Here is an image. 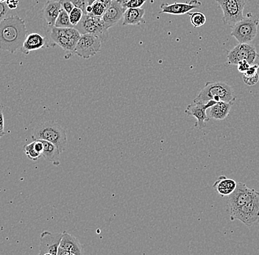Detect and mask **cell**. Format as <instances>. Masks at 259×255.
<instances>
[{
	"label": "cell",
	"instance_id": "f1b7e54d",
	"mask_svg": "<svg viewBox=\"0 0 259 255\" xmlns=\"http://www.w3.org/2000/svg\"><path fill=\"white\" fill-rule=\"evenodd\" d=\"M147 0H130L128 3L125 5L127 9H138V8H142V6L146 3Z\"/></svg>",
	"mask_w": 259,
	"mask_h": 255
},
{
	"label": "cell",
	"instance_id": "277c9868",
	"mask_svg": "<svg viewBox=\"0 0 259 255\" xmlns=\"http://www.w3.org/2000/svg\"><path fill=\"white\" fill-rule=\"evenodd\" d=\"M259 19L252 13H248L240 22L232 27L231 35L234 36L239 43H250L253 41L258 34Z\"/></svg>",
	"mask_w": 259,
	"mask_h": 255
},
{
	"label": "cell",
	"instance_id": "7c38bea8",
	"mask_svg": "<svg viewBox=\"0 0 259 255\" xmlns=\"http://www.w3.org/2000/svg\"><path fill=\"white\" fill-rule=\"evenodd\" d=\"M216 103L217 101L213 100H210L207 103L194 101L192 104L187 106L185 113L187 115L194 116L197 119L195 127L199 130H202L206 127L207 123L209 122L210 118L207 116V110L211 108Z\"/></svg>",
	"mask_w": 259,
	"mask_h": 255
},
{
	"label": "cell",
	"instance_id": "5b68a950",
	"mask_svg": "<svg viewBox=\"0 0 259 255\" xmlns=\"http://www.w3.org/2000/svg\"><path fill=\"white\" fill-rule=\"evenodd\" d=\"M81 34L75 27H54L52 28L50 38L53 42V45H58L65 51L69 52L70 56L74 55V49L77 42L80 39Z\"/></svg>",
	"mask_w": 259,
	"mask_h": 255
},
{
	"label": "cell",
	"instance_id": "4dcf8cb0",
	"mask_svg": "<svg viewBox=\"0 0 259 255\" xmlns=\"http://www.w3.org/2000/svg\"><path fill=\"white\" fill-rule=\"evenodd\" d=\"M236 66H237L238 71L243 74L247 72L251 66L250 64L246 61H240V62L238 63Z\"/></svg>",
	"mask_w": 259,
	"mask_h": 255
},
{
	"label": "cell",
	"instance_id": "1f68e13d",
	"mask_svg": "<svg viewBox=\"0 0 259 255\" xmlns=\"http://www.w3.org/2000/svg\"><path fill=\"white\" fill-rule=\"evenodd\" d=\"M9 9L10 8L8 7L7 3H5V2H1V3H0V18H1V21L3 20L5 17H6Z\"/></svg>",
	"mask_w": 259,
	"mask_h": 255
},
{
	"label": "cell",
	"instance_id": "ba28073f",
	"mask_svg": "<svg viewBox=\"0 0 259 255\" xmlns=\"http://www.w3.org/2000/svg\"><path fill=\"white\" fill-rule=\"evenodd\" d=\"M242 61H247L251 66H259V55L253 45L239 43L228 52V64L237 65Z\"/></svg>",
	"mask_w": 259,
	"mask_h": 255
},
{
	"label": "cell",
	"instance_id": "3957f363",
	"mask_svg": "<svg viewBox=\"0 0 259 255\" xmlns=\"http://www.w3.org/2000/svg\"><path fill=\"white\" fill-rule=\"evenodd\" d=\"M236 99L234 89L228 83L223 82H207L194 101L207 103L213 100L217 103L220 101L234 103Z\"/></svg>",
	"mask_w": 259,
	"mask_h": 255
},
{
	"label": "cell",
	"instance_id": "8992f818",
	"mask_svg": "<svg viewBox=\"0 0 259 255\" xmlns=\"http://www.w3.org/2000/svg\"><path fill=\"white\" fill-rule=\"evenodd\" d=\"M223 12L224 25L233 27L244 18L243 12L247 0H216Z\"/></svg>",
	"mask_w": 259,
	"mask_h": 255
},
{
	"label": "cell",
	"instance_id": "7402d4cb",
	"mask_svg": "<svg viewBox=\"0 0 259 255\" xmlns=\"http://www.w3.org/2000/svg\"><path fill=\"white\" fill-rule=\"evenodd\" d=\"M234 103H226L220 101L210 108L209 115L210 118L216 120H224L231 112V107Z\"/></svg>",
	"mask_w": 259,
	"mask_h": 255
},
{
	"label": "cell",
	"instance_id": "d590c367",
	"mask_svg": "<svg viewBox=\"0 0 259 255\" xmlns=\"http://www.w3.org/2000/svg\"><path fill=\"white\" fill-rule=\"evenodd\" d=\"M96 1H97V0H88V4L89 6H92V5Z\"/></svg>",
	"mask_w": 259,
	"mask_h": 255
},
{
	"label": "cell",
	"instance_id": "ac0fdd59",
	"mask_svg": "<svg viewBox=\"0 0 259 255\" xmlns=\"http://www.w3.org/2000/svg\"><path fill=\"white\" fill-rule=\"evenodd\" d=\"M60 247L69 252L70 255H80L82 254V247L78 239L72 235L63 232L62 239L60 243Z\"/></svg>",
	"mask_w": 259,
	"mask_h": 255
},
{
	"label": "cell",
	"instance_id": "484cf974",
	"mask_svg": "<svg viewBox=\"0 0 259 255\" xmlns=\"http://www.w3.org/2000/svg\"><path fill=\"white\" fill-rule=\"evenodd\" d=\"M84 12L80 9L74 7V9L69 13V19H70L71 23L75 27L78 25L79 22L82 20L84 16Z\"/></svg>",
	"mask_w": 259,
	"mask_h": 255
},
{
	"label": "cell",
	"instance_id": "4316f807",
	"mask_svg": "<svg viewBox=\"0 0 259 255\" xmlns=\"http://www.w3.org/2000/svg\"><path fill=\"white\" fill-rule=\"evenodd\" d=\"M74 7L78 8L83 11L84 14H87V9L88 7V0H71Z\"/></svg>",
	"mask_w": 259,
	"mask_h": 255
},
{
	"label": "cell",
	"instance_id": "e575fe53",
	"mask_svg": "<svg viewBox=\"0 0 259 255\" xmlns=\"http://www.w3.org/2000/svg\"><path fill=\"white\" fill-rule=\"evenodd\" d=\"M121 4H122L123 6H125V5L127 4V3L130 1V0H118Z\"/></svg>",
	"mask_w": 259,
	"mask_h": 255
},
{
	"label": "cell",
	"instance_id": "603a6c76",
	"mask_svg": "<svg viewBox=\"0 0 259 255\" xmlns=\"http://www.w3.org/2000/svg\"><path fill=\"white\" fill-rule=\"evenodd\" d=\"M55 27H61V28H66V27H74L72 25L69 19V14L64 9L61 10L58 19H57L56 25Z\"/></svg>",
	"mask_w": 259,
	"mask_h": 255
},
{
	"label": "cell",
	"instance_id": "9c48e42d",
	"mask_svg": "<svg viewBox=\"0 0 259 255\" xmlns=\"http://www.w3.org/2000/svg\"><path fill=\"white\" fill-rule=\"evenodd\" d=\"M231 220H239L247 227L259 224V194L250 202L230 213Z\"/></svg>",
	"mask_w": 259,
	"mask_h": 255
},
{
	"label": "cell",
	"instance_id": "44dd1931",
	"mask_svg": "<svg viewBox=\"0 0 259 255\" xmlns=\"http://www.w3.org/2000/svg\"><path fill=\"white\" fill-rule=\"evenodd\" d=\"M44 143V151L42 156L48 162L51 163L55 166H58L61 164L60 156L61 151L57 147L56 145L48 140H41Z\"/></svg>",
	"mask_w": 259,
	"mask_h": 255
},
{
	"label": "cell",
	"instance_id": "d6986e66",
	"mask_svg": "<svg viewBox=\"0 0 259 255\" xmlns=\"http://www.w3.org/2000/svg\"><path fill=\"white\" fill-rule=\"evenodd\" d=\"M213 187L222 197H224L229 196L236 190L237 182L233 179L228 178L226 176H220L218 181L213 184Z\"/></svg>",
	"mask_w": 259,
	"mask_h": 255
},
{
	"label": "cell",
	"instance_id": "7a4b0ae2",
	"mask_svg": "<svg viewBox=\"0 0 259 255\" xmlns=\"http://www.w3.org/2000/svg\"><path fill=\"white\" fill-rule=\"evenodd\" d=\"M33 140H44L51 142L59 148L61 152L67 146V135L62 126L55 122H46L38 124L32 131Z\"/></svg>",
	"mask_w": 259,
	"mask_h": 255
},
{
	"label": "cell",
	"instance_id": "e0dca14e",
	"mask_svg": "<svg viewBox=\"0 0 259 255\" xmlns=\"http://www.w3.org/2000/svg\"><path fill=\"white\" fill-rule=\"evenodd\" d=\"M62 9V6L60 1L49 0L47 2L42 9V13H43L44 17H45L49 27H52V28L55 27L57 19H58Z\"/></svg>",
	"mask_w": 259,
	"mask_h": 255
},
{
	"label": "cell",
	"instance_id": "52a82bcc",
	"mask_svg": "<svg viewBox=\"0 0 259 255\" xmlns=\"http://www.w3.org/2000/svg\"><path fill=\"white\" fill-rule=\"evenodd\" d=\"M74 27L81 35L92 34L97 35L103 42L106 41L108 37V30L105 28L103 18L96 17L92 14H84L82 20Z\"/></svg>",
	"mask_w": 259,
	"mask_h": 255
},
{
	"label": "cell",
	"instance_id": "6da1fadb",
	"mask_svg": "<svg viewBox=\"0 0 259 255\" xmlns=\"http://www.w3.org/2000/svg\"><path fill=\"white\" fill-rule=\"evenodd\" d=\"M27 32L24 19L16 15L5 18L0 22L1 49L14 53L22 49L27 38Z\"/></svg>",
	"mask_w": 259,
	"mask_h": 255
},
{
	"label": "cell",
	"instance_id": "cb8c5ba5",
	"mask_svg": "<svg viewBox=\"0 0 259 255\" xmlns=\"http://www.w3.org/2000/svg\"><path fill=\"white\" fill-rule=\"evenodd\" d=\"M24 151L27 158H30L32 161H36L42 156L41 153H40L35 148V141L24 146Z\"/></svg>",
	"mask_w": 259,
	"mask_h": 255
},
{
	"label": "cell",
	"instance_id": "836d02e7",
	"mask_svg": "<svg viewBox=\"0 0 259 255\" xmlns=\"http://www.w3.org/2000/svg\"><path fill=\"white\" fill-rule=\"evenodd\" d=\"M1 135L0 136L3 137V135H5V131H4V128H5V120H4V114H3V108H2L1 110Z\"/></svg>",
	"mask_w": 259,
	"mask_h": 255
},
{
	"label": "cell",
	"instance_id": "d4e9b609",
	"mask_svg": "<svg viewBox=\"0 0 259 255\" xmlns=\"http://www.w3.org/2000/svg\"><path fill=\"white\" fill-rule=\"evenodd\" d=\"M189 17H190L191 23L194 27H201L206 22V17L202 13H191L189 14Z\"/></svg>",
	"mask_w": 259,
	"mask_h": 255
},
{
	"label": "cell",
	"instance_id": "8fae6325",
	"mask_svg": "<svg viewBox=\"0 0 259 255\" xmlns=\"http://www.w3.org/2000/svg\"><path fill=\"white\" fill-rule=\"evenodd\" d=\"M259 194V192L255 189L249 188L242 182H238L236 190L228 196V202L230 213L239 209V208L250 202Z\"/></svg>",
	"mask_w": 259,
	"mask_h": 255
},
{
	"label": "cell",
	"instance_id": "83f0119b",
	"mask_svg": "<svg viewBox=\"0 0 259 255\" xmlns=\"http://www.w3.org/2000/svg\"><path fill=\"white\" fill-rule=\"evenodd\" d=\"M243 80H244V83L246 85H249V86H252V85H255L258 82V74H255V76H252V77H247V76L243 75Z\"/></svg>",
	"mask_w": 259,
	"mask_h": 255
},
{
	"label": "cell",
	"instance_id": "4fadbf2b",
	"mask_svg": "<svg viewBox=\"0 0 259 255\" xmlns=\"http://www.w3.org/2000/svg\"><path fill=\"white\" fill-rule=\"evenodd\" d=\"M63 237L62 233L45 231L40 235V255H58V250Z\"/></svg>",
	"mask_w": 259,
	"mask_h": 255
},
{
	"label": "cell",
	"instance_id": "ffe728a7",
	"mask_svg": "<svg viewBox=\"0 0 259 255\" xmlns=\"http://www.w3.org/2000/svg\"><path fill=\"white\" fill-rule=\"evenodd\" d=\"M145 10L138 8V9H127L123 17L122 25H140L145 22L144 16Z\"/></svg>",
	"mask_w": 259,
	"mask_h": 255
},
{
	"label": "cell",
	"instance_id": "9a60e30c",
	"mask_svg": "<svg viewBox=\"0 0 259 255\" xmlns=\"http://www.w3.org/2000/svg\"><path fill=\"white\" fill-rule=\"evenodd\" d=\"M202 3L199 0H192L189 3H175L172 4L163 3L161 5V14H172V15H183L194 9H199Z\"/></svg>",
	"mask_w": 259,
	"mask_h": 255
},
{
	"label": "cell",
	"instance_id": "5bb4252c",
	"mask_svg": "<svg viewBox=\"0 0 259 255\" xmlns=\"http://www.w3.org/2000/svg\"><path fill=\"white\" fill-rule=\"evenodd\" d=\"M127 8L121 4L118 0H113L110 7L106 10L103 16V22L107 30L113 27L124 17Z\"/></svg>",
	"mask_w": 259,
	"mask_h": 255
},
{
	"label": "cell",
	"instance_id": "2e32d148",
	"mask_svg": "<svg viewBox=\"0 0 259 255\" xmlns=\"http://www.w3.org/2000/svg\"><path fill=\"white\" fill-rule=\"evenodd\" d=\"M53 46L47 37L42 36L40 34L32 33L27 35L21 51L25 55H28L30 52L48 48Z\"/></svg>",
	"mask_w": 259,
	"mask_h": 255
},
{
	"label": "cell",
	"instance_id": "d6a6232c",
	"mask_svg": "<svg viewBox=\"0 0 259 255\" xmlns=\"http://www.w3.org/2000/svg\"><path fill=\"white\" fill-rule=\"evenodd\" d=\"M258 69L259 66L258 65L251 66L250 69H249L247 72H244V73L243 74V75L247 76V77H252V76H255V74H258Z\"/></svg>",
	"mask_w": 259,
	"mask_h": 255
},
{
	"label": "cell",
	"instance_id": "f546056e",
	"mask_svg": "<svg viewBox=\"0 0 259 255\" xmlns=\"http://www.w3.org/2000/svg\"><path fill=\"white\" fill-rule=\"evenodd\" d=\"M60 3H61L63 9L67 11L69 14L74 9V4H73L71 0H60Z\"/></svg>",
	"mask_w": 259,
	"mask_h": 255
},
{
	"label": "cell",
	"instance_id": "30bf717a",
	"mask_svg": "<svg viewBox=\"0 0 259 255\" xmlns=\"http://www.w3.org/2000/svg\"><path fill=\"white\" fill-rule=\"evenodd\" d=\"M102 40L97 35L92 34L81 35L74 49V55L83 59H89L101 50Z\"/></svg>",
	"mask_w": 259,
	"mask_h": 255
}]
</instances>
